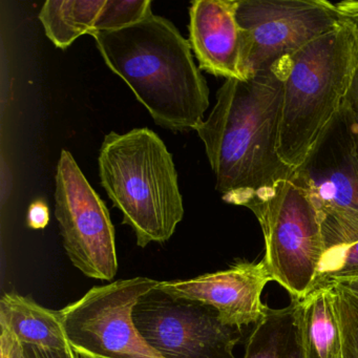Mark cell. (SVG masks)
I'll return each mask as SVG.
<instances>
[{
	"label": "cell",
	"mask_w": 358,
	"mask_h": 358,
	"mask_svg": "<svg viewBox=\"0 0 358 358\" xmlns=\"http://www.w3.org/2000/svg\"><path fill=\"white\" fill-rule=\"evenodd\" d=\"M287 58L247 80H225L196 129L228 204L250 208L292 178L278 150Z\"/></svg>",
	"instance_id": "cell-1"
},
{
	"label": "cell",
	"mask_w": 358,
	"mask_h": 358,
	"mask_svg": "<svg viewBox=\"0 0 358 358\" xmlns=\"http://www.w3.org/2000/svg\"><path fill=\"white\" fill-rule=\"evenodd\" d=\"M89 35L156 124L179 133L196 131L208 110V85L189 41L171 20L152 13L127 28Z\"/></svg>",
	"instance_id": "cell-2"
},
{
	"label": "cell",
	"mask_w": 358,
	"mask_h": 358,
	"mask_svg": "<svg viewBox=\"0 0 358 358\" xmlns=\"http://www.w3.org/2000/svg\"><path fill=\"white\" fill-rule=\"evenodd\" d=\"M358 71V27L349 18L286 59L278 155L294 171L347 101Z\"/></svg>",
	"instance_id": "cell-3"
},
{
	"label": "cell",
	"mask_w": 358,
	"mask_h": 358,
	"mask_svg": "<svg viewBox=\"0 0 358 358\" xmlns=\"http://www.w3.org/2000/svg\"><path fill=\"white\" fill-rule=\"evenodd\" d=\"M101 185L123 224L135 232L137 245L164 243L183 220L184 205L173 156L150 129L110 131L100 148Z\"/></svg>",
	"instance_id": "cell-4"
},
{
	"label": "cell",
	"mask_w": 358,
	"mask_h": 358,
	"mask_svg": "<svg viewBox=\"0 0 358 358\" xmlns=\"http://www.w3.org/2000/svg\"><path fill=\"white\" fill-rule=\"evenodd\" d=\"M311 199L326 251L358 241V122L348 102L292 178Z\"/></svg>",
	"instance_id": "cell-5"
},
{
	"label": "cell",
	"mask_w": 358,
	"mask_h": 358,
	"mask_svg": "<svg viewBox=\"0 0 358 358\" xmlns=\"http://www.w3.org/2000/svg\"><path fill=\"white\" fill-rule=\"evenodd\" d=\"M265 240L264 261L272 280L293 299L313 290L326 253L317 211L307 192L292 180H285L263 200L250 207Z\"/></svg>",
	"instance_id": "cell-6"
},
{
	"label": "cell",
	"mask_w": 358,
	"mask_h": 358,
	"mask_svg": "<svg viewBox=\"0 0 358 358\" xmlns=\"http://www.w3.org/2000/svg\"><path fill=\"white\" fill-rule=\"evenodd\" d=\"M159 282L139 276L95 286L60 310L70 347L83 358H163L133 318L138 301Z\"/></svg>",
	"instance_id": "cell-7"
},
{
	"label": "cell",
	"mask_w": 358,
	"mask_h": 358,
	"mask_svg": "<svg viewBox=\"0 0 358 358\" xmlns=\"http://www.w3.org/2000/svg\"><path fill=\"white\" fill-rule=\"evenodd\" d=\"M244 80L334 30L343 16L327 0H238Z\"/></svg>",
	"instance_id": "cell-8"
},
{
	"label": "cell",
	"mask_w": 358,
	"mask_h": 358,
	"mask_svg": "<svg viewBox=\"0 0 358 358\" xmlns=\"http://www.w3.org/2000/svg\"><path fill=\"white\" fill-rule=\"evenodd\" d=\"M55 217L69 259L85 275L112 280L118 271L110 211L69 150L56 173Z\"/></svg>",
	"instance_id": "cell-9"
},
{
	"label": "cell",
	"mask_w": 358,
	"mask_h": 358,
	"mask_svg": "<svg viewBox=\"0 0 358 358\" xmlns=\"http://www.w3.org/2000/svg\"><path fill=\"white\" fill-rule=\"evenodd\" d=\"M134 322L163 358H236L242 328L228 326L210 306L171 296L158 286L140 299Z\"/></svg>",
	"instance_id": "cell-10"
},
{
	"label": "cell",
	"mask_w": 358,
	"mask_h": 358,
	"mask_svg": "<svg viewBox=\"0 0 358 358\" xmlns=\"http://www.w3.org/2000/svg\"><path fill=\"white\" fill-rule=\"evenodd\" d=\"M272 280L265 261L240 262L213 273L190 280L160 282L158 288L171 296L190 299L217 310L222 322L243 328L257 324L265 313L262 292Z\"/></svg>",
	"instance_id": "cell-11"
},
{
	"label": "cell",
	"mask_w": 358,
	"mask_h": 358,
	"mask_svg": "<svg viewBox=\"0 0 358 358\" xmlns=\"http://www.w3.org/2000/svg\"><path fill=\"white\" fill-rule=\"evenodd\" d=\"M238 0H194L189 9V43L200 70L244 80Z\"/></svg>",
	"instance_id": "cell-12"
},
{
	"label": "cell",
	"mask_w": 358,
	"mask_h": 358,
	"mask_svg": "<svg viewBox=\"0 0 358 358\" xmlns=\"http://www.w3.org/2000/svg\"><path fill=\"white\" fill-rule=\"evenodd\" d=\"M0 326L9 329L22 345L70 348L60 310L48 309L16 292L6 293L0 299Z\"/></svg>",
	"instance_id": "cell-13"
},
{
	"label": "cell",
	"mask_w": 358,
	"mask_h": 358,
	"mask_svg": "<svg viewBox=\"0 0 358 358\" xmlns=\"http://www.w3.org/2000/svg\"><path fill=\"white\" fill-rule=\"evenodd\" d=\"M306 358H343L341 324L332 284L316 286L299 303Z\"/></svg>",
	"instance_id": "cell-14"
},
{
	"label": "cell",
	"mask_w": 358,
	"mask_h": 358,
	"mask_svg": "<svg viewBox=\"0 0 358 358\" xmlns=\"http://www.w3.org/2000/svg\"><path fill=\"white\" fill-rule=\"evenodd\" d=\"M299 299L282 309L266 307L246 343L243 358H306L299 315Z\"/></svg>",
	"instance_id": "cell-15"
},
{
	"label": "cell",
	"mask_w": 358,
	"mask_h": 358,
	"mask_svg": "<svg viewBox=\"0 0 358 358\" xmlns=\"http://www.w3.org/2000/svg\"><path fill=\"white\" fill-rule=\"evenodd\" d=\"M106 0H49L41 8L39 20L48 38L62 50L95 28Z\"/></svg>",
	"instance_id": "cell-16"
},
{
	"label": "cell",
	"mask_w": 358,
	"mask_h": 358,
	"mask_svg": "<svg viewBox=\"0 0 358 358\" xmlns=\"http://www.w3.org/2000/svg\"><path fill=\"white\" fill-rule=\"evenodd\" d=\"M152 14L150 0H106L92 32L121 30Z\"/></svg>",
	"instance_id": "cell-17"
},
{
	"label": "cell",
	"mask_w": 358,
	"mask_h": 358,
	"mask_svg": "<svg viewBox=\"0 0 358 358\" xmlns=\"http://www.w3.org/2000/svg\"><path fill=\"white\" fill-rule=\"evenodd\" d=\"M351 278H358V241L326 251L318 269L315 287Z\"/></svg>",
	"instance_id": "cell-18"
},
{
	"label": "cell",
	"mask_w": 358,
	"mask_h": 358,
	"mask_svg": "<svg viewBox=\"0 0 358 358\" xmlns=\"http://www.w3.org/2000/svg\"><path fill=\"white\" fill-rule=\"evenodd\" d=\"M332 285L341 324L343 358H358V296L338 285Z\"/></svg>",
	"instance_id": "cell-19"
},
{
	"label": "cell",
	"mask_w": 358,
	"mask_h": 358,
	"mask_svg": "<svg viewBox=\"0 0 358 358\" xmlns=\"http://www.w3.org/2000/svg\"><path fill=\"white\" fill-rule=\"evenodd\" d=\"M0 358H28L24 345L14 336L13 333L6 327L0 326Z\"/></svg>",
	"instance_id": "cell-20"
},
{
	"label": "cell",
	"mask_w": 358,
	"mask_h": 358,
	"mask_svg": "<svg viewBox=\"0 0 358 358\" xmlns=\"http://www.w3.org/2000/svg\"><path fill=\"white\" fill-rule=\"evenodd\" d=\"M28 358H83L72 348L64 350L49 349L39 345H24Z\"/></svg>",
	"instance_id": "cell-21"
},
{
	"label": "cell",
	"mask_w": 358,
	"mask_h": 358,
	"mask_svg": "<svg viewBox=\"0 0 358 358\" xmlns=\"http://www.w3.org/2000/svg\"><path fill=\"white\" fill-rule=\"evenodd\" d=\"M50 222V210L43 201H35L29 207L28 226L32 229H43Z\"/></svg>",
	"instance_id": "cell-22"
},
{
	"label": "cell",
	"mask_w": 358,
	"mask_h": 358,
	"mask_svg": "<svg viewBox=\"0 0 358 358\" xmlns=\"http://www.w3.org/2000/svg\"><path fill=\"white\" fill-rule=\"evenodd\" d=\"M335 6L343 17L349 18L358 27V0H345Z\"/></svg>",
	"instance_id": "cell-23"
},
{
	"label": "cell",
	"mask_w": 358,
	"mask_h": 358,
	"mask_svg": "<svg viewBox=\"0 0 358 358\" xmlns=\"http://www.w3.org/2000/svg\"><path fill=\"white\" fill-rule=\"evenodd\" d=\"M348 104L351 108L354 116L358 122V71L356 74L355 79H354L353 85H352L351 90H350L349 96L347 99Z\"/></svg>",
	"instance_id": "cell-24"
},
{
	"label": "cell",
	"mask_w": 358,
	"mask_h": 358,
	"mask_svg": "<svg viewBox=\"0 0 358 358\" xmlns=\"http://www.w3.org/2000/svg\"><path fill=\"white\" fill-rule=\"evenodd\" d=\"M11 173H10V169H6V162L3 159L1 161V198H3V203H5L6 196L11 190Z\"/></svg>",
	"instance_id": "cell-25"
},
{
	"label": "cell",
	"mask_w": 358,
	"mask_h": 358,
	"mask_svg": "<svg viewBox=\"0 0 358 358\" xmlns=\"http://www.w3.org/2000/svg\"><path fill=\"white\" fill-rule=\"evenodd\" d=\"M331 284L338 285L358 296V278H343V280H335Z\"/></svg>",
	"instance_id": "cell-26"
}]
</instances>
